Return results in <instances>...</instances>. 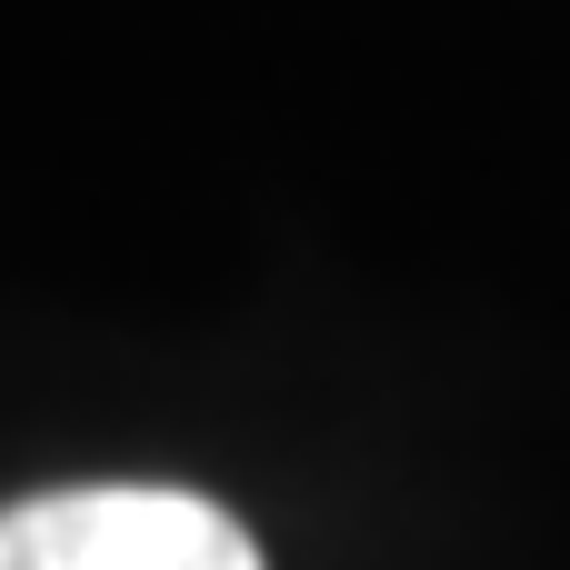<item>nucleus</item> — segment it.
Wrapping results in <instances>:
<instances>
[{"label": "nucleus", "instance_id": "f257e3e1", "mask_svg": "<svg viewBox=\"0 0 570 570\" xmlns=\"http://www.w3.org/2000/svg\"><path fill=\"white\" fill-rule=\"evenodd\" d=\"M0 570H261V541L170 481H80L0 511Z\"/></svg>", "mask_w": 570, "mask_h": 570}]
</instances>
